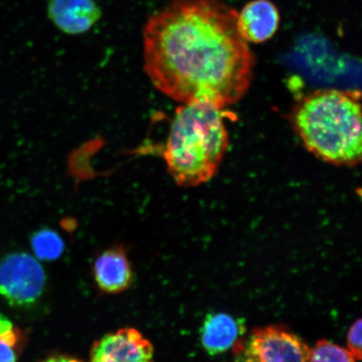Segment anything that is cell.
Segmentation results:
<instances>
[{
    "instance_id": "6da1fadb",
    "label": "cell",
    "mask_w": 362,
    "mask_h": 362,
    "mask_svg": "<svg viewBox=\"0 0 362 362\" xmlns=\"http://www.w3.org/2000/svg\"><path fill=\"white\" fill-rule=\"evenodd\" d=\"M238 11L217 0H175L143 29L144 68L155 87L182 104L223 110L250 87L255 57L238 29Z\"/></svg>"
},
{
    "instance_id": "7a4b0ae2",
    "label": "cell",
    "mask_w": 362,
    "mask_h": 362,
    "mask_svg": "<svg viewBox=\"0 0 362 362\" xmlns=\"http://www.w3.org/2000/svg\"><path fill=\"white\" fill-rule=\"evenodd\" d=\"M291 121L303 144L320 160L338 166L361 162V106L356 92L315 90L296 104Z\"/></svg>"
},
{
    "instance_id": "3957f363",
    "label": "cell",
    "mask_w": 362,
    "mask_h": 362,
    "mask_svg": "<svg viewBox=\"0 0 362 362\" xmlns=\"http://www.w3.org/2000/svg\"><path fill=\"white\" fill-rule=\"evenodd\" d=\"M228 146L221 108L202 102L182 104L164 151L167 169L180 187H198L214 177Z\"/></svg>"
},
{
    "instance_id": "277c9868",
    "label": "cell",
    "mask_w": 362,
    "mask_h": 362,
    "mask_svg": "<svg viewBox=\"0 0 362 362\" xmlns=\"http://www.w3.org/2000/svg\"><path fill=\"white\" fill-rule=\"evenodd\" d=\"M233 362H309L310 347L283 325L252 329L233 348Z\"/></svg>"
},
{
    "instance_id": "5b68a950",
    "label": "cell",
    "mask_w": 362,
    "mask_h": 362,
    "mask_svg": "<svg viewBox=\"0 0 362 362\" xmlns=\"http://www.w3.org/2000/svg\"><path fill=\"white\" fill-rule=\"evenodd\" d=\"M45 274L37 259L25 252H13L0 261V296L12 306L33 305L42 296Z\"/></svg>"
},
{
    "instance_id": "8992f818",
    "label": "cell",
    "mask_w": 362,
    "mask_h": 362,
    "mask_svg": "<svg viewBox=\"0 0 362 362\" xmlns=\"http://www.w3.org/2000/svg\"><path fill=\"white\" fill-rule=\"evenodd\" d=\"M152 344L139 330L125 328L94 344L90 362H153Z\"/></svg>"
},
{
    "instance_id": "52a82bcc",
    "label": "cell",
    "mask_w": 362,
    "mask_h": 362,
    "mask_svg": "<svg viewBox=\"0 0 362 362\" xmlns=\"http://www.w3.org/2000/svg\"><path fill=\"white\" fill-rule=\"evenodd\" d=\"M47 13L59 30L71 35L88 33L103 15L95 0H49Z\"/></svg>"
},
{
    "instance_id": "ba28073f",
    "label": "cell",
    "mask_w": 362,
    "mask_h": 362,
    "mask_svg": "<svg viewBox=\"0 0 362 362\" xmlns=\"http://www.w3.org/2000/svg\"><path fill=\"white\" fill-rule=\"evenodd\" d=\"M238 29L247 43L268 42L277 33L280 13L270 0H252L238 13Z\"/></svg>"
},
{
    "instance_id": "9c48e42d",
    "label": "cell",
    "mask_w": 362,
    "mask_h": 362,
    "mask_svg": "<svg viewBox=\"0 0 362 362\" xmlns=\"http://www.w3.org/2000/svg\"><path fill=\"white\" fill-rule=\"evenodd\" d=\"M246 329L243 321L224 312L208 314L200 330L202 346L210 356L233 349Z\"/></svg>"
},
{
    "instance_id": "30bf717a",
    "label": "cell",
    "mask_w": 362,
    "mask_h": 362,
    "mask_svg": "<svg viewBox=\"0 0 362 362\" xmlns=\"http://www.w3.org/2000/svg\"><path fill=\"white\" fill-rule=\"evenodd\" d=\"M94 277L103 291L117 293L125 291L133 281L132 269L125 252L121 248L103 252L95 262Z\"/></svg>"
},
{
    "instance_id": "8fae6325",
    "label": "cell",
    "mask_w": 362,
    "mask_h": 362,
    "mask_svg": "<svg viewBox=\"0 0 362 362\" xmlns=\"http://www.w3.org/2000/svg\"><path fill=\"white\" fill-rule=\"evenodd\" d=\"M31 244L36 257L42 260L57 259L64 248L61 238L48 230L35 233L31 239Z\"/></svg>"
},
{
    "instance_id": "7c38bea8",
    "label": "cell",
    "mask_w": 362,
    "mask_h": 362,
    "mask_svg": "<svg viewBox=\"0 0 362 362\" xmlns=\"http://www.w3.org/2000/svg\"><path fill=\"white\" fill-rule=\"evenodd\" d=\"M309 362H356V359L346 348L327 339H320L310 349Z\"/></svg>"
},
{
    "instance_id": "4fadbf2b",
    "label": "cell",
    "mask_w": 362,
    "mask_h": 362,
    "mask_svg": "<svg viewBox=\"0 0 362 362\" xmlns=\"http://www.w3.org/2000/svg\"><path fill=\"white\" fill-rule=\"evenodd\" d=\"M0 341L19 353L25 344L24 336L6 315L0 313Z\"/></svg>"
},
{
    "instance_id": "5bb4252c",
    "label": "cell",
    "mask_w": 362,
    "mask_h": 362,
    "mask_svg": "<svg viewBox=\"0 0 362 362\" xmlns=\"http://www.w3.org/2000/svg\"><path fill=\"white\" fill-rule=\"evenodd\" d=\"M361 320L355 321L347 334V350L356 360L361 359Z\"/></svg>"
},
{
    "instance_id": "9a60e30c",
    "label": "cell",
    "mask_w": 362,
    "mask_h": 362,
    "mask_svg": "<svg viewBox=\"0 0 362 362\" xmlns=\"http://www.w3.org/2000/svg\"><path fill=\"white\" fill-rule=\"evenodd\" d=\"M17 351L0 341V362H17Z\"/></svg>"
},
{
    "instance_id": "2e32d148",
    "label": "cell",
    "mask_w": 362,
    "mask_h": 362,
    "mask_svg": "<svg viewBox=\"0 0 362 362\" xmlns=\"http://www.w3.org/2000/svg\"><path fill=\"white\" fill-rule=\"evenodd\" d=\"M42 362H83L80 360L72 358V357L65 356H55L49 357Z\"/></svg>"
}]
</instances>
